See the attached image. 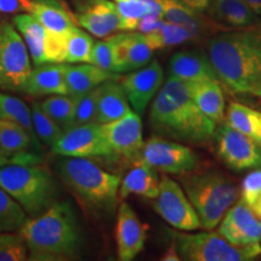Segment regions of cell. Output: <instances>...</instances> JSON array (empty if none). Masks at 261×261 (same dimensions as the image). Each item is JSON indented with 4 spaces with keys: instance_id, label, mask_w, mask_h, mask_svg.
I'll return each mask as SVG.
<instances>
[{
    "instance_id": "obj_1",
    "label": "cell",
    "mask_w": 261,
    "mask_h": 261,
    "mask_svg": "<svg viewBox=\"0 0 261 261\" xmlns=\"http://www.w3.org/2000/svg\"><path fill=\"white\" fill-rule=\"evenodd\" d=\"M208 57L225 86L261 98V29L217 35L208 42Z\"/></svg>"
},
{
    "instance_id": "obj_2",
    "label": "cell",
    "mask_w": 261,
    "mask_h": 261,
    "mask_svg": "<svg viewBox=\"0 0 261 261\" xmlns=\"http://www.w3.org/2000/svg\"><path fill=\"white\" fill-rule=\"evenodd\" d=\"M149 119L156 132L191 144H203L215 133V123L192 99L187 83L174 76L156 93Z\"/></svg>"
},
{
    "instance_id": "obj_3",
    "label": "cell",
    "mask_w": 261,
    "mask_h": 261,
    "mask_svg": "<svg viewBox=\"0 0 261 261\" xmlns=\"http://www.w3.org/2000/svg\"><path fill=\"white\" fill-rule=\"evenodd\" d=\"M19 233L27 244L28 260L69 261L80 255L79 223L67 201H57L39 217L28 219Z\"/></svg>"
},
{
    "instance_id": "obj_4",
    "label": "cell",
    "mask_w": 261,
    "mask_h": 261,
    "mask_svg": "<svg viewBox=\"0 0 261 261\" xmlns=\"http://www.w3.org/2000/svg\"><path fill=\"white\" fill-rule=\"evenodd\" d=\"M0 188L25 211L37 218L58 201V187L47 169L28 163L0 167Z\"/></svg>"
},
{
    "instance_id": "obj_5",
    "label": "cell",
    "mask_w": 261,
    "mask_h": 261,
    "mask_svg": "<svg viewBox=\"0 0 261 261\" xmlns=\"http://www.w3.org/2000/svg\"><path fill=\"white\" fill-rule=\"evenodd\" d=\"M57 172L62 181L84 203L100 210H113L121 180L86 158L61 156Z\"/></svg>"
},
{
    "instance_id": "obj_6",
    "label": "cell",
    "mask_w": 261,
    "mask_h": 261,
    "mask_svg": "<svg viewBox=\"0 0 261 261\" xmlns=\"http://www.w3.org/2000/svg\"><path fill=\"white\" fill-rule=\"evenodd\" d=\"M188 197L200 217L202 226L212 230L220 223L237 198V189L223 174L205 172L182 180Z\"/></svg>"
},
{
    "instance_id": "obj_7",
    "label": "cell",
    "mask_w": 261,
    "mask_h": 261,
    "mask_svg": "<svg viewBox=\"0 0 261 261\" xmlns=\"http://www.w3.org/2000/svg\"><path fill=\"white\" fill-rule=\"evenodd\" d=\"M175 248L181 260L189 261H248L261 253V247H237L214 232L177 233Z\"/></svg>"
},
{
    "instance_id": "obj_8",
    "label": "cell",
    "mask_w": 261,
    "mask_h": 261,
    "mask_svg": "<svg viewBox=\"0 0 261 261\" xmlns=\"http://www.w3.org/2000/svg\"><path fill=\"white\" fill-rule=\"evenodd\" d=\"M32 69L23 38L14 24L0 19V89L23 92Z\"/></svg>"
},
{
    "instance_id": "obj_9",
    "label": "cell",
    "mask_w": 261,
    "mask_h": 261,
    "mask_svg": "<svg viewBox=\"0 0 261 261\" xmlns=\"http://www.w3.org/2000/svg\"><path fill=\"white\" fill-rule=\"evenodd\" d=\"M155 211L171 226L182 231H194L202 226L195 207L177 181L163 177L154 203Z\"/></svg>"
},
{
    "instance_id": "obj_10",
    "label": "cell",
    "mask_w": 261,
    "mask_h": 261,
    "mask_svg": "<svg viewBox=\"0 0 261 261\" xmlns=\"http://www.w3.org/2000/svg\"><path fill=\"white\" fill-rule=\"evenodd\" d=\"M217 154L233 171L261 168V148L254 140L227 123L215 133Z\"/></svg>"
},
{
    "instance_id": "obj_11",
    "label": "cell",
    "mask_w": 261,
    "mask_h": 261,
    "mask_svg": "<svg viewBox=\"0 0 261 261\" xmlns=\"http://www.w3.org/2000/svg\"><path fill=\"white\" fill-rule=\"evenodd\" d=\"M54 154L69 158H100L114 155L98 122L71 127L51 146Z\"/></svg>"
},
{
    "instance_id": "obj_12",
    "label": "cell",
    "mask_w": 261,
    "mask_h": 261,
    "mask_svg": "<svg viewBox=\"0 0 261 261\" xmlns=\"http://www.w3.org/2000/svg\"><path fill=\"white\" fill-rule=\"evenodd\" d=\"M142 161L158 171L182 174L194 171L197 166V158L189 146L169 142L160 137H151L143 145L140 151Z\"/></svg>"
},
{
    "instance_id": "obj_13",
    "label": "cell",
    "mask_w": 261,
    "mask_h": 261,
    "mask_svg": "<svg viewBox=\"0 0 261 261\" xmlns=\"http://www.w3.org/2000/svg\"><path fill=\"white\" fill-rule=\"evenodd\" d=\"M218 233L233 246H259L261 220L246 202L240 201L225 215Z\"/></svg>"
},
{
    "instance_id": "obj_14",
    "label": "cell",
    "mask_w": 261,
    "mask_h": 261,
    "mask_svg": "<svg viewBox=\"0 0 261 261\" xmlns=\"http://www.w3.org/2000/svg\"><path fill=\"white\" fill-rule=\"evenodd\" d=\"M162 83L163 69L158 61L133 70L121 80L130 107L139 115L145 112L148 104L161 89Z\"/></svg>"
},
{
    "instance_id": "obj_15",
    "label": "cell",
    "mask_w": 261,
    "mask_h": 261,
    "mask_svg": "<svg viewBox=\"0 0 261 261\" xmlns=\"http://www.w3.org/2000/svg\"><path fill=\"white\" fill-rule=\"evenodd\" d=\"M103 135L113 149L114 154L132 159L142 151V120L139 114L129 112L114 121L100 123Z\"/></svg>"
},
{
    "instance_id": "obj_16",
    "label": "cell",
    "mask_w": 261,
    "mask_h": 261,
    "mask_svg": "<svg viewBox=\"0 0 261 261\" xmlns=\"http://www.w3.org/2000/svg\"><path fill=\"white\" fill-rule=\"evenodd\" d=\"M148 225L139 219L126 202L120 204L116 219L117 256L121 261H130L144 248Z\"/></svg>"
},
{
    "instance_id": "obj_17",
    "label": "cell",
    "mask_w": 261,
    "mask_h": 261,
    "mask_svg": "<svg viewBox=\"0 0 261 261\" xmlns=\"http://www.w3.org/2000/svg\"><path fill=\"white\" fill-rule=\"evenodd\" d=\"M81 27L98 38H107L120 31L117 6L109 0H90L76 17Z\"/></svg>"
},
{
    "instance_id": "obj_18",
    "label": "cell",
    "mask_w": 261,
    "mask_h": 261,
    "mask_svg": "<svg viewBox=\"0 0 261 261\" xmlns=\"http://www.w3.org/2000/svg\"><path fill=\"white\" fill-rule=\"evenodd\" d=\"M169 76H174L187 83H220L210 58L195 52H179L174 55L169 61Z\"/></svg>"
},
{
    "instance_id": "obj_19",
    "label": "cell",
    "mask_w": 261,
    "mask_h": 261,
    "mask_svg": "<svg viewBox=\"0 0 261 261\" xmlns=\"http://www.w3.org/2000/svg\"><path fill=\"white\" fill-rule=\"evenodd\" d=\"M63 63H44L32 69L23 92L29 96L68 94Z\"/></svg>"
},
{
    "instance_id": "obj_20",
    "label": "cell",
    "mask_w": 261,
    "mask_h": 261,
    "mask_svg": "<svg viewBox=\"0 0 261 261\" xmlns=\"http://www.w3.org/2000/svg\"><path fill=\"white\" fill-rule=\"evenodd\" d=\"M129 112L130 104L121 84L113 79L99 85L97 106L98 123L114 121Z\"/></svg>"
},
{
    "instance_id": "obj_21",
    "label": "cell",
    "mask_w": 261,
    "mask_h": 261,
    "mask_svg": "<svg viewBox=\"0 0 261 261\" xmlns=\"http://www.w3.org/2000/svg\"><path fill=\"white\" fill-rule=\"evenodd\" d=\"M116 77V73L107 71L91 63L65 65V83L68 87V94L79 97L81 94L96 89L100 84Z\"/></svg>"
},
{
    "instance_id": "obj_22",
    "label": "cell",
    "mask_w": 261,
    "mask_h": 261,
    "mask_svg": "<svg viewBox=\"0 0 261 261\" xmlns=\"http://www.w3.org/2000/svg\"><path fill=\"white\" fill-rule=\"evenodd\" d=\"M159 191L160 179L156 169L144 161H139L123 178L119 196L120 198H126L135 194L146 198H156Z\"/></svg>"
},
{
    "instance_id": "obj_23",
    "label": "cell",
    "mask_w": 261,
    "mask_h": 261,
    "mask_svg": "<svg viewBox=\"0 0 261 261\" xmlns=\"http://www.w3.org/2000/svg\"><path fill=\"white\" fill-rule=\"evenodd\" d=\"M187 83V81H185ZM188 89L197 107L215 125H221L225 119V100L220 83L202 81L187 83Z\"/></svg>"
},
{
    "instance_id": "obj_24",
    "label": "cell",
    "mask_w": 261,
    "mask_h": 261,
    "mask_svg": "<svg viewBox=\"0 0 261 261\" xmlns=\"http://www.w3.org/2000/svg\"><path fill=\"white\" fill-rule=\"evenodd\" d=\"M31 14L47 31L68 33L76 25V18L61 0H32Z\"/></svg>"
},
{
    "instance_id": "obj_25",
    "label": "cell",
    "mask_w": 261,
    "mask_h": 261,
    "mask_svg": "<svg viewBox=\"0 0 261 261\" xmlns=\"http://www.w3.org/2000/svg\"><path fill=\"white\" fill-rule=\"evenodd\" d=\"M208 15L228 27L244 28L255 19V14L243 0H211L208 5Z\"/></svg>"
},
{
    "instance_id": "obj_26",
    "label": "cell",
    "mask_w": 261,
    "mask_h": 261,
    "mask_svg": "<svg viewBox=\"0 0 261 261\" xmlns=\"http://www.w3.org/2000/svg\"><path fill=\"white\" fill-rule=\"evenodd\" d=\"M16 29L21 33V37L27 45L29 55H31L33 63L40 65L45 62L44 46L45 38H46V28L42 25L38 18L32 14H18L12 18Z\"/></svg>"
},
{
    "instance_id": "obj_27",
    "label": "cell",
    "mask_w": 261,
    "mask_h": 261,
    "mask_svg": "<svg viewBox=\"0 0 261 261\" xmlns=\"http://www.w3.org/2000/svg\"><path fill=\"white\" fill-rule=\"evenodd\" d=\"M160 3L163 18L171 23L187 28L192 39H197L210 27V22H205L204 17H201L197 11L185 6L179 0H160Z\"/></svg>"
},
{
    "instance_id": "obj_28",
    "label": "cell",
    "mask_w": 261,
    "mask_h": 261,
    "mask_svg": "<svg viewBox=\"0 0 261 261\" xmlns=\"http://www.w3.org/2000/svg\"><path fill=\"white\" fill-rule=\"evenodd\" d=\"M226 123L254 140L261 148V112L231 102L226 110Z\"/></svg>"
},
{
    "instance_id": "obj_29",
    "label": "cell",
    "mask_w": 261,
    "mask_h": 261,
    "mask_svg": "<svg viewBox=\"0 0 261 261\" xmlns=\"http://www.w3.org/2000/svg\"><path fill=\"white\" fill-rule=\"evenodd\" d=\"M0 121H12L28 130L32 138L38 143L33 128L31 108L17 97L0 92Z\"/></svg>"
},
{
    "instance_id": "obj_30",
    "label": "cell",
    "mask_w": 261,
    "mask_h": 261,
    "mask_svg": "<svg viewBox=\"0 0 261 261\" xmlns=\"http://www.w3.org/2000/svg\"><path fill=\"white\" fill-rule=\"evenodd\" d=\"M75 104H76V98L73 96L55 94L42 100L39 106L65 132L73 127Z\"/></svg>"
},
{
    "instance_id": "obj_31",
    "label": "cell",
    "mask_w": 261,
    "mask_h": 261,
    "mask_svg": "<svg viewBox=\"0 0 261 261\" xmlns=\"http://www.w3.org/2000/svg\"><path fill=\"white\" fill-rule=\"evenodd\" d=\"M32 144H37L28 130L12 121H0V148L11 155L24 154Z\"/></svg>"
},
{
    "instance_id": "obj_32",
    "label": "cell",
    "mask_w": 261,
    "mask_h": 261,
    "mask_svg": "<svg viewBox=\"0 0 261 261\" xmlns=\"http://www.w3.org/2000/svg\"><path fill=\"white\" fill-rule=\"evenodd\" d=\"M126 62L123 73L144 67L151 60L152 48L149 46L143 33H126Z\"/></svg>"
},
{
    "instance_id": "obj_33",
    "label": "cell",
    "mask_w": 261,
    "mask_h": 261,
    "mask_svg": "<svg viewBox=\"0 0 261 261\" xmlns=\"http://www.w3.org/2000/svg\"><path fill=\"white\" fill-rule=\"evenodd\" d=\"M28 220V214L5 190L0 188V232L19 231Z\"/></svg>"
},
{
    "instance_id": "obj_34",
    "label": "cell",
    "mask_w": 261,
    "mask_h": 261,
    "mask_svg": "<svg viewBox=\"0 0 261 261\" xmlns=\"http://www.w3.org/2000/svg\"><path fill=\"white\" fill-rule=\"evenodd\" d=\"M144 37L149 46L152 48V51L175 46V45L182 44V42L192 39L191 34L187 28L167 21L165 22V24L159 31L144 34Z\"/></svg>"
},
{
    "instance_id": "obj_35",
    "label": "cell",
    "mask_w": 261,
    "mask_h": 261,
    "mask_svg": "<svg viewBox=\"0 0 261 261\" xmlns=\"http://www.w3.org/2000/svg\"><path fill=\"white\" fill-rule=\"evenodd\" d=\"M93 45L94 42L91 35L75 25L68 35L65 63H90Z\"/></svg>"
},
{
    "instance_id": "obj_36",
    "label": "cell",
    "mask_w": 261,
    "mask_h": 261,
    "mask_svg": "<svg viewBox=\"0 0 261 261\" xmlns=\"http://www.w3.org/2000/svg\"><path fill=\"white\" fill-rule=\"evenodd\" d=\"M31 113L33 128H34L35 136L39 142L48 146L54 145L61 138L64 130L41 109L39 103L32 104Z\"/></svg>"
},
{
    "instance_id": "obj_37",
    "label": "cell",
    "mask_w": 261,
    "mask_h": 261,
    "mask_svg": "<svg viewBox=\"0 0 261 261\" xmlns=\"http://www.w3.org/2000/svg\"><path fill=\"white\" fill-rule=\"evenodd\" d=\"M28 260V248L19 231L0 232V261Z\"/></svg>"
},
{
    "instance_id": "obj_38",
    "label": "cell",
    "mask_w": 261,
    "mask_h": 261,
    "mask_svg": "<svg viewBox=\"0 0 261 261\" xmlns=\"http://www.w3.org/2000/svg\"><path fill=\"white\" fill-rule=\"evenodd\" d=\"M116 3L120 15V31H137L140 18L148 12L145 0H122Z\"/></svg>"
},
{
    "instance_id": "obj_39",
    "label": "cell",
    "mask_w": 261,
    "mask_h": 261,
    "mask_svg": "<svg viewBox=\"0 0 261 261\" xmlns=\"http://www.w3.org/2000/svg\"><path fill=\"white\" fill-rule=\"evenodd\" d=\"M99 86L76 98L73 127L97 122V106Z\"/></svg>"
},
{
    "instance_id": "obj_40",
    "label": "cell",
    "mask_w": 261,
    "mask_h": 261,
    "mask_svg": "<svg viewBox=\"0 0 261 261\" xmlns=\"http://www.w3.org/2000/svg\"><path fill=\"white\" fill-rule=\"evenodd\" d=\"M68 33H55L46 29L44 55L46 63H65L67 60Z\"/></svg>"
},
{
    "instance_id": "obj_41",
    "label": "cell",
    "mask_w": 261,
    "mask_h": 261,
    "mask_svg": "<svg viewBox=\"0 0 261 261\" xmlns=\"http://www.w3.org/2000/svg\"><path fill=\"white\" fill-rule=\"evenodd\" d=\"M90 63L97 65L100 69L114 73L112 38H108L107 40L103 41H98L93 45Z\"/></svg>"
},
{
    "instance_id": "obj_42",
    "label": "cell",
    "mask_w": 261,
    "mask_h": 261,
    "mask_svg": "<svg viewBox=\"0 0 261 261\" xmlns=\"http://www.w3.org/2000/svg\"><path fill=\"white\" fill-rule=\"evenodd\" d=\"M241 196L242 201L252 207L255 201L261 196V168L256 169L243 179L241 185Z\"/></svg>"
},
{
    "instance_id": "obj_43",
    "label": "cell",
    "mask_w": 261,
    "mask_h": 261,
    "mask_svg": "<svg viewBox=\"0 0 261 261\" xmlns=\"http://www.w3.org/2000/svg\"><path fill=\"white\" fill-rule=\"evenodd\" d=\"M32 0H0L2 14H31Z\"/></svg>"
},
{
    "instance_id": "obj_44",
    "label": "cell",
    "mask_w": 261,
    "mask_h": 261,
    "mask_svg": "<svg viewBox=\"0 0 261 261\" xmlns=\"http://www.w3.org/2000/svg\"><path fill=\"white\" fill-rule=\"evenodd\" d=\"M166 19L163 17H158L152 15H144L140 18L137 31L143 33V34H149V33L159 31L160 28L165 24Z\"/></svg>"
},
{
    "instance_id": "obj_45",
    "label": "cell",
    "mask_w": 261,
    "mask_h": 261,
    "mask_svg": "<svg viewBox=\"0 0 261 261\" xmlns=\"http://www.w3.org/2000/svg\"><path fill=\"white\" fill-rule=\"evenodd\" d=\"M11 163H28V165H35V163H37V158L31 154L11 155L0 148V167L5 165H11Z\"/></svg>"
},
{
    "instance_id": "obj_46",
    "label": "cell",
    "mask_w": 261,
    "mask_h": 261,
    "mask_svg": "<svg viewBox=\"0 0 261 261\" xmlns=\"http://www.w3.org/2000/svg\"><path fill=\"white\" fill-rule=\"evenodd\" d=\"M179 2L191 10H194V11L201 12L208 8L211 0H179Z\"/></svg>"
},
{
    "instance_id": "obj_47",
    "label": "cell",
    "mask_w": 261,
    "mask_h": 261,
    "mask_svg": "<svg viewBox=\"0 0 261 261\" xmlns=\"http://www.w3.org/2000/svg\"><path fill=\"white\" fill-rule=\"evenodd\" d=\"M163 261H179L181 260L180 256H179V254L177 252V248H175V243L173 242L172 246L168 248V250L163 254L162 259Z\"/></svg>"
},
{
    "instance_id": "obj_48",
    "label": "cell",
    "mask_w": 261,
    "mask_h": 261,
    "mask_svg": "<svg viewBox=\"0 0 261 261\" xmlns=\"http://www.w3.org/2000/svg\"><path fill=\"white\" fill-rule=\"evenodd\" d=\"M255 15H261V0H243Z\"/></svg>"
},
{
    "instance_id": "obj_49",
    "label": "cell",
    "mask_w": 261,
    "mask_h": 261,
    "mask_svg": "<svg viewBox=\"0 0 261 261\" xmlns=\"http://www.w3.org/2000/svg\"><path fill=\"white\" fill-rule=\"evenodd\" d=\"M250 208H252L253 212L257 215V217L261 218V196L257 198V200L255 201V203H254Z\"/></svg>"
}]
</instances>
